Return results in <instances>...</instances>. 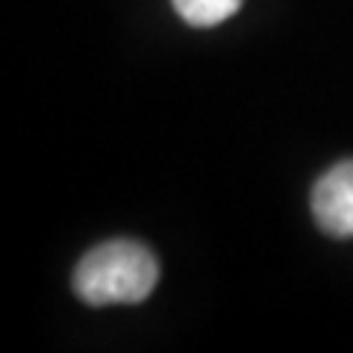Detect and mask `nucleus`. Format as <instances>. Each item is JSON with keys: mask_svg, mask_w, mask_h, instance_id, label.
Listing matches in <instances>:
<instances>
[{"mask_svg": "<svg viewBox=\"0 0 353 353\" xmlns=\"http://www.w3.org/2000/svg\"><path fill=\"white\" fill-rule=\"evenodd\" d=\"M159 262L153 250L132 239L103 241L74 268V294L88 306L139 303L157 289Z\"/></svg>", "mask_w": 353, "mask_h": 353, "instance_id": "f257e3e1", "label": "nucleus"}, {"mask_svg": "<svg viewBox=\"0 0 353 353\" xmlns=\"http://www.w3.org/2000/svg\"><path fill=\"white\" fill-rule=\"evenodd\" d=\"M312 215L333 239H353V159L333 165L312 185Z\"/></svg>", "mask_w": 353, "mask_h": 353, "instance_id": "f03ea898", "label": "nucleus"}, {"mask_svg": "<svg viewBox=\"0 0 353 353\" xmlns=\"http://www.w3.org/2000/svg\"><path fill=\"white\" fill-rule=\"evenodd\" d=\"M180 18L192 27H215L239 12L241 0H171Z\"/></svg>", "mask_w": 353, "mask_h": 353, "instance_id": "7ed1b4c3", "label": "nucleus"}]
</instances>
